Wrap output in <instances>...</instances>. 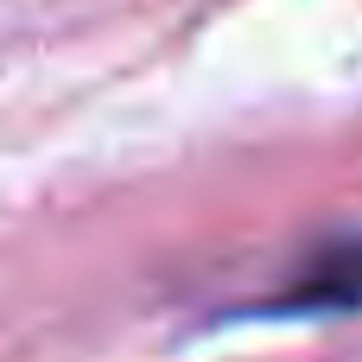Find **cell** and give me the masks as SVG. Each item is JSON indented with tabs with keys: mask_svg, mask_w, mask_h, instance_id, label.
I'll return each mask as SVG.
<instances>
[{
	"mask_svg": "<svg viewBox=\"0 0 362 362\" xmlns=\"http://www.w3.org/2000/svg\"><path fill=\"white\" fill-rule=\"evenodd\" d=\"M274 312H362V242H337L293 274Z\"/></svg>",
	"mask_w": 362,
	"mask_h": 362,
	"instance_id": "6da1fadb",
	"label": "cell"
}]
</instances>
